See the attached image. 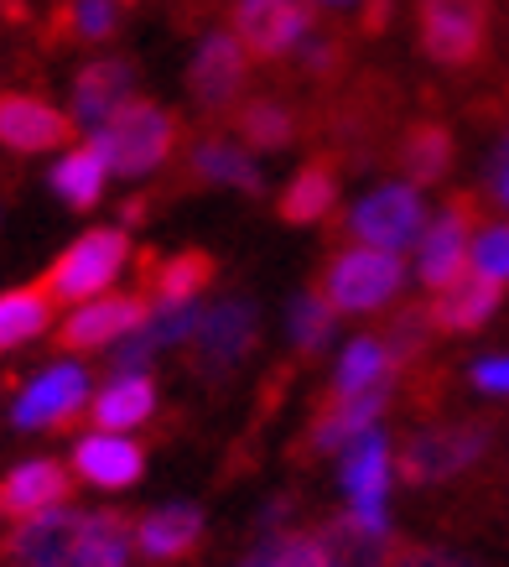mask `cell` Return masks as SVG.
Returning a JSON list of instances; mask_svg holds the SVG:
<instances>
[{
	"label": "cell",
	"instance_id": "6da1fadb",
	"mask_svg": "<svg viewBox=\"0 0 509 567\" xmlns=\"http://www.w3.org/2000/svg\"><path fill=\"white\" fill-rule=\"evenodd\" d=\"M416 48L437 69H478L494 48V0H416Z\"/></svg>",
	"mask_w": 509,
	"mask_h": 567
},
{
	"label": "cell",
	"instance_id": "7a4b0ae2",
	"mask_svg": "<svg viewBox=\"0 0 509 567\" xmlns=\"http://www.w3.org/2000/svg\"><path fill=\"white\" fill-rule=\"evenodd\" d=\"M177 136H183V131H177V115H172V110H162V104H152V100H131L115 121L94 131L89 146L104 156L110 173L146 177L177 152Z\"/></svg>",
	"mask_w": 509,
	"mask_h": 567
},
{
	"label": "cell",
	"instance_id": "3957f363",
	"mask_svg": "<svg viewBox=\"0 0 509 567\" xmlns=\"http://www.w3.org/2000/svg\"><path fill=\"white\" fill-rule=\"evenodd\" d=\"M489 437H494L489 422H437V427H422L401 443L395 474H401V484H422V489L426 484H447L489 453Z\"/></svg>",
	"mask_w": 509,
	"mask_h": 567
},
{
	"label": "cell",
	"instance_id": "277c9868",
	"mask_svg": "<svg viewBox=\"0 0 509 567\" xmlns=\"http://www.w3.org/2000/svg\"><path fill=\"white\" fill-rule=\"evenodd\" d=\"M254 339H260V308H254L250 297H229V302L204 308V323H198V333L187 339L193 375H204V380L235 375L239 364L250 360Z\"/></svg>",
	"mask_w": 509,
	"mask_h": 567
},
{
	"label": "cell",
	"instance_id": "5b68a950",
	"mask_svg": "<svg viewBox=\"0 0 509 567\" xmlns=\"http://www.w3.org/2000/svg\"><path fill=\"white\" fill-rule=\"evenodd\" d=\"M406 287V266L395 250H374V245H354L328 260L323 292L339 312H374L385 308L395 292Z\"/></svg>",
	"mask_w": 509,
	"mask_h": 567
},
{
	"label": "cell",
	"instance_id": "8992f818",
	"mask_svg": "<svg viewBox=\"0 0 509 567\" xmlns=\"http://www.w3.org/2000/svg\"><path fill=\"white\" fill-rule=\"evenodd\" d=\"M131 260V240L120 235V229H89L79 245H69L63 256L52 260V271H48V297L52 302H94V297L110 287L120 276V266Z\"/></svg>",
	"mask_w": 509,
	"mask_h": 567
},
{
	"label": "cell",
	"instance_id": "52a82bcc",
	"mask_svg": "<svg viewBox=\"0 0 509 567\" xmlns=\"http://www.w3.org/2000/svg\"><path fill=\"white\" fill-rule=\"evenodd\" d=\"M318 6L312 0H239L235 6V37L250 58H287L312 37Z\"/></svg>",
	"mask_w": 509,
	"mask_h": 567
},
{
	"label": "cell",
	"instance_id": "ba28073f",
	"mask_svg": "<svg viewBox=\"0 0 509 567\" xmlns=\"http://www.w3.org/2000/svg\"><path fill=\"white\" fill-rule=\"evenodd\" d=\"M468 235H478V198L474 193H453L447 208L426 224L422 256H416V271H422V281L432 292L468 276Z\"/></svg>",
	"mask_w": 509,
	"mask_h": 567
},
{
	"label": "cell",
	"instance_id": "9c48e42d",
	"mask_svg": "<svg viewBox=\"0 0 509 567\" xmlns=\"http://www.w3.org/2000/svg\"><path fill=\"white\" fill-rule=\"evenodd\" d=\"M250 79V52L235 32H208L193 52V69H187V89L204 110H224L239 100V89Z\"/></svg>",
	"mask_w": 509,
	"mask_h": 567
},
{
	"label": "cell",
	"instance_id": "30bf717a",
	"mask_svg": "<svg viewBox=\"0 0 509 567\" xmlns=\"http://www.w3.org/2000/svg\"><path fill=\"white\" fill-rule=\"evenodd\" d=\"M146 318H152L146 297H94L58 328V349L63 354H89V349H104L115 339H131Z\"/></svg>",
	"mask_w": 509,
	"mask_h": 567
},
{
	"label": "cell",
	"instance_id": "8fae6325",
	"mask_svg": "<svg viewBox=\"0 0 509 567\" xmlns=\"http://www.w3.org/2000/svg\"><path fill=\"white\" fill-rule=\"evenodd\" d=\"M391 391H395V385H374V391L349 395V401L328 395V406L312 416V427H307V437H302V458H323V453L354 447L364 432H374L380 412L391 406Z\"/></svg>",
	"mask_w": 509,
	"mask_h": 567
},
{
	"label": "cell",
	"instance_id": "7c38bea8",
	"mask_svg": "<svg viewBox=\"0 0 509 567\" xmlns=\"http://www.w3.org/2000/svg\"><path fill=\"white\" fill-rule=\"evenodd\" d=\"M84 395H89V375L79 364H52L48 375H37L21 401L11 406V422L17 427H52L63 432L73 427V416L84 412Z\"/></svg>",
	"mask_w": 509,
	"mask_h": 567
},
{
	"label": "cell",
	"instance_id": "4fadbf2b",
	"mask_svg": "<svg viewBox=\"0 0 509 567\" xmlns=\"http://www.w3.org/2000/svg\"><path fill=\"white\" fill-rule=\"evenodd\" d=\"M422 224H426L422 193L406 188V183L374 188L370 198L354 208V235L364 245H374V250H401V245H411Z\"/></svg>",
	"mask_w": 509,
	"mask_h": 567
},
{
	"label": "cell",
	"instance_id": "5bb4252c",
	"mask_svg": "<svg viewBox=\"0 0 509 567\" xmlns=\"http://www.w3.org/2000/svg\"><path fill=\"white\" fill-rule=\"evenodd\" d=\"M73 141V121L63 110H52L37 94H0V146H11L17 156H37V152H58Z\"/></svg>",
	"mask_w": 509,
	"mask_h": 567
},
{
	"label": "cell",
	"instance_id": "9a60e30c",
	"mask_svg": "<svg viewBox=\"0 0 509 567\" xmlns=\"http://www.w3.org/2000/svg\"><path fill=\"white\" fill-rule=\"evenodd\" d=\"M73 495V474L52 458H32V464H17L6 480H0V516L11 520H37L48 511H63Z\"/></svg>",
	"mask_w": 509,
	"mask_h": 567
},
{
	"label": "cell",
	"instance_id": "2e32d148",
	"mask_svg": "<svg viewBox=\"0 0 509 567\" xmlns=\"http://www.w3.org/2000/svg\"><path fill=\"white\" fill-rule=\"evenodd\" d=\"M131 100H136V69H131L125 58L84 63L79 79H73V115H79V125H89V131L110 125Z\"/></svg>",
	"mask_w": 509,
	"mask_h": 567
},
{
	"label": "cell",
	"instance_id": "e0dca14e",
	"mask_svg": "<svg viewBox=\"0 0 509 567\" xmlns=\"http://www.w3.org/2000/svg\"><path fill=\"white\" fill-rule=\"evenodd\" d=\"M318 542L328 551V567H391L395 547H401L385 520H364L359 511H343V516L323 520Z\"/></svg>",
	"mask_w": 509,
	"mask_h": 567
},
{
	"label": "cell",
	"instance_id": "ac0fdd59",
	"mask_svg": "<svg viewBox=\"0 0 509 567\" xmlns=\"http://www.w3.org/2000/svg\"><path fill=\"white\" fill-rule=\"evenodd\" d=\"M84 520L89 516H79V511H48V516H37V520H21L17 532H11V542H6V557H17L27 567L73 563Z\"/></svg>",
	"mask_w": 509,
	"mask_h": 567
},
{
	"label": "cell",
	"instance_id": "d6986e66",
	"mask_svg": "<svg viewBox=\"0 0 509 567\" xmlns=\"http://www.w3.org/2000/svg\"><path fill=\"white\" fill-rule=\"evenodd\" d=\"M499 302H505V287L499 281H489V276H458L453 287H442L437 297H432V308H426V318H432V328L437 333H474V328H484L499 312Z\"/></svg>",
	"mask_w": 509,
	"mask_h": 567
},
{
	"label": "cell",
	"instance_id": "ffe728a7",
	"mask_svg": "<svg viewBox=\"0 0 509 567\" xmlns=\"http://www.w3.org/2000/svg\"><path fill=\"white\" fill-rule=\"evenodd\" d=\"M391 468H395V453L380 432H364L349 453H343V489L354 499V511L364 516H385V489H391Z\"/></svg>",
	"mask_w": 509,
	"mask_h": 567
},
{
	"label": "cell",
	"instance_id": "44dd1931",
	"mask_svg": "<svg viewBox=\"0 0 509 567\" xmlns=\"http://www.w3.org/2000/svg\"><path fill=\"white\" fill-rule=\"evenodd\" d=\"M453 156H458V141L442 121H416L401 131L395 141V167L406 173V188H432L453 173Z\"/></svg>",
	"mask_w": 509,
	"mask_h": 567
},
{
	"label": "cell",
	"instance_id": "7402d4cb",
	"mask_svg": "<svg viewBox=\"0 0 509 567\" xmlns=\"http://www.w3.org/2000/svg\"><path fill=\"white\" fill-rule=\"evenodd\" d=\"M73 468L89 484H100V489H125V484L141 480L146 453H141V443L120 437V432H94V437H84V443L73 447Z\"/></svg>",
	"mask_w": 509,
	"mask_h": 567
},
{
	"label": "cell",
	"instance_id": "603a6c76",
	"mask_svg": "<svg viewBox=\"0 0 509 567\" xmlns=\"http://www.w3.org/2000/svg\"><path fill=\"white\" fill-rule=\"evenodd\" d=\"M333 208H339V173H333V162H323V156H312L302 173L281 188V198H276L281 224H323Z\"/></svg>",
	"mask_w": 509,
	"mask_h": 567
},
{
	"label": "cell",
	"instance_id": "cb8c5ba5",
	"mask_svg": "<svg viewBox=\"0 0 509 567\" xmlns=\"http://www.w3.org/2000/svg\"><path fill=\"white\" fill-rule=\"evenodd\" d=\"M214 276H219V260L208 256V250H177V256H167V260H156V256L146 260V287H152V297L162 308L193 302Z\"/></svg>",
	"mask_w": 509,
	"mask_h": 567
},
{
	"label": "cell",
	"instance_id": "d4e9b609",
	"mask_svg": "<svg viewBox=\"0 0 509 567\" xmlns=\"http://www.w3.org/2000/svg\"><path fill=\"white\" fill-rule=\"evenodd\" d=\"M204 542V511L198 505H167V511H152V516L136 526V547L152 557V563H177Z\"/></svg>",
	"mask_w": 509,
	"mask_h": 567
},
{
	"label": "cell",
	"instance_id": "484cf974",
	"mask_svg": "<svg viewBox=\"0 0 509 567\" xmlns=\"http://www.w3.org/2000/svg\"><path fill=\"white\" fill-rule=\"evenodd\" d=\"M229 125H235L239 141H245V146H254V152H281V146L302 131L297 110H291L287 100H276V94L239 100L235 110H229Z\"/></svg>",
	"mask_w": 509,
	"mask_h": 567
},
{
	"label": "cell",
	"instance_id": "4316f807",
	"mask_svg": "<svg viewBox=\"0 0 509 567\" xmlns=\"http://www.w3.org/2000/svg\"><path fill=\"white\" fill-rule=\"evenodd\" d=\"M187 183H224V188L235 193H260L266 188V177H260V167L250 162V152H239L235 141H198L193 146V162H187Z\"/></svg>",
	"mask_w": 509,
	"mask_h": 567
},
{
	"label": "cell",
	"instance_id": "83f0119b",
	"mask_svg": "<svg viewBox=\"0 0 509 567\" xmlns=\"http://www.w3.org/2000/svg\"><path fill=\"white\" fill-rule=\"evenodd\" d=\"M152 412H156V385L146 375H115L89 401V416H94L104 432H131Z\"/></svg>",
	"mask_w": 509,
	"mask_h": 567
},
{
	"label": "cell",
	"instance_id": "f1b7e54d",
	"mask_svg": "<svg viewBox=\"0 0 509 567\" xmlns=\"http://www.w3.org/2000/svg\"><path fill=\"white\" fill-rule=\"evenodd\" d=\"M374 385H395L391 349L380 344V339H354V344L343 349L339 375H333V391H328V395L349 401V395H364V391H374Z\"/></svg>",
	"mask_w": 509,
	"mask_h": 567
},
{
	"label": "cell",
	"instance_id": "f546056e",
	"mask_svg": "<svg viewBox=\"0 0 509 567\" xmlns=\"http://www.w3.org/2000/svg\"><path fill=\"white\" fill-rule=\"evenodd\" d=\"M73 567H131V520L115 516V511L89 516L79 551H73Z\"/></svg>",
	"mask_w": 509,
	"mask_h": 567
},
{
	"label": "cell",
	"instance_id": "4dcf8cb0",
	"mask_svg": "<svg viewBox=\"0 0 509 567\" xmlns=\"http://www.w3.org/2000/svg\"><path fill=\"white\" fill-rule=\"evenodd\" d=\"M104 156L94 152V146H79V152H69L58 167H52V193L63 198L69 208H94L100 204V193H104Z\"/></svg>",
	"mask_w": 509,
	"mask_h": 567
},
{
	"label": "cell",
	"instance_id": "1f68e13d",
	"mask_svg": "<svg viewBox=\"0 0 509 567\" xmlns=\"http://www.w3.org/2000/svg\"><path fill=\"white\" fill-rule=\"evenodd\" d=\"M48 323H52L48 287H17V292H0V349L27 344V339H37Z\"/></svg>",
	"mask_w": 509,
	"mask_h": 567
},
{
	"label": "cell",
	"instance_id": "d6a6232c",
	"mask_svg": "<svg viewBox=\"0 0 509 567\" xmlns=\"http://www.w3.org/2000/svg\"><path fill=\"white\" fill-rule=\"evenodd\" d=\"M333 323H339V308L328 302L323 287L297 292V302H291V312H287V328H291L297 354H323L328 339H333Z\"/></svg>",
	"mask_w": 509,
	"mask_h": 567
},
{
	"label": "cell",
	"instance_id": "836d02e7",
	"mask_svg": "<svg viewBox=\"0 0 509 567\" xmlns=\"http://www.w3.org/2000/svg\"><path fill=\"white\" fill-rule=\"evenodd\" d=\"M437 328H432V318H426V308H401L385 323V333H380V344L391 349V360H395V370L401 364H411V360H422L426 354V339H432Z\"/></svg>",
	"mask_w": 509,
	"mask_h": 567
},
{
	"label": "cell",
	"instance_id": "e575fe53",
	"mask_svg": "<svg viewBox=\"0 0 509 567\" xmlns=\"http://www.w3.org/2000/svg\"><path fill=\"white\" fill-rule=\"evenodd\" d=\"M474 271L478 276H489V281H499L505 287L509 281V224H484L478 229V240H474Z\"/></svg>",
	"mask_w": 509,
	"mask_h": 567
},
{
	"label": "cell",
	"instance_id": "d590c367",
	"mask_svg": "<svg viewBox=\"0 0 509 567\" xmlns=\"http://www.w3.org/2000/svg\"><path fill=\"white\" fill-rule=\"evenodd\" d=\"M63 21H69L73 37H84V42H104V37L115 32L120 6H115V0H73Z\"/></svg>",
	"mask_w": 509,
	"mask_h": 567
},
{
	"label": "cell",
	"instance_id": "8d00e7d4",
	"mask_svg": "<svg viewBox=\"0 0 509 567\" xmlns=\"http://www.w3.org/2000/svg\"><path fill=\"white\" fill-rule=\"evenodd\" d=\"M339 63H343V42L339 37H307L302 48H297V69L307 73V79H333L339 73Z\"/></svg>",
	"mask_w": 509,
	"mask_h": 567
},
{
	"label": "cell",
	"instance_id": "74e56055",
	"mask_svg": "<svg viewBox=\"0 0 509 567\" xmlns=\"http://www.w3.org/2000/svg\"><path fill=\"white\" fill-rule=\"evenodd\" d=\"M391 567H484L478 557L468 551H453V547H395V563Z\"/></svg>",
	"mask_w": 509,
	"mask_h": 567
},
{
	"label": "cell",
	"instance_id": "f35d334b",
	"mask_svg": "<svg viewBox=\"0 0 509 567\" xmlns=\"http://www.w3.org/2000/svg\"><path fill=\"white\" fill-rule=\"evenodd\" d=\"M474 385L489 395H509V354H484L474 364Z\"/></svg>",
	"mask_w": 509,
	"mask_h": 567
},
{
	"label": "cell",
	"instance_id": "ab89813d",
	"mask_svg": "<svg viewBox=\"0 0 509 567\" xmlns=\"http://www.w3.org/2000/svg\"><path fill=\"white\" fill-rule=\"evenodd\" d=\"M489 193L499 204H509V136L499 141V152H494V162H489Z\"/></svg>",
	"mask_w": 509,
	"mask_h": 567
},
{
	"label": "cell",
	"instance_id": "60d3db41",
	"mask_svg": "<svg viewBox=\"0 0 509 567\" xmlns=\"http://www.w3.org/2000/svg\"><path fill=\"white\" fill-rule=\"evenodd\" d=\"M391 6L395 0H364V17H359V32H385L391 27Z\"/></svg>",
	"mask_w": 509,
	"mask_h": 567
},
{
	"label": "cell",
	"instance_id": "b9f144b4",
	"mask_svg": "<svg viewBox=\"0 0 509 567\" xmlns=\"http://www.w3.org/2000/svg\"><path fill=\"white\" fill-rule=\"evenodd\" d=\"M323 6H349V0H323Z\"/></svg>",
	"mask_w": 509,
	"mask_h": 567
},
{
	"label": "cell",
	"instance_id": "7bdbcfd3",
	"mask_svg": "<svg viewBox=\"0 0 509 567\" xmlns=\"http://www.w3.org/2000/svg\"><path fill=\"white\" fill-rule=\"evenodd\" d=\"M115 6H136V0H115Z\"/></svg>",
	"mask_w": 509,
	"mask_h": 567
}]
</instances>
